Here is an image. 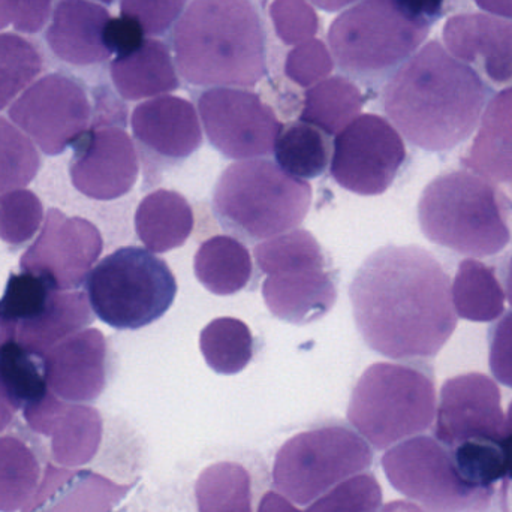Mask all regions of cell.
I'll use <instances>...</instances> for the list:
<instances>
[{
	"label": "cell",
	"instance_id": "cell-1",
	"mask_svg": "<svg viewBox=\"0 0 512 512\" xmlns=\"http://www.w3.org/2000/svg\"><path fill=\"white\" fill-rule=\"evenodd\" d=\"M358 333L391 360L436 357L457 328L450 274L417 245L376 249L349 285Z\"/></svg>",
	"mask_w": 512,
	"mask_h": 512
},
{
	"label": "cell",
	"instance_id": "cell-2",
	"mask_svg": "<svg viewBox=\"0 0 512 512\" xmlns=\"http://www.w3.org/2000/svg\"><path fill=\"white\" fill-rule=\"evenodd\" d=\"M493 95L492 86L474 68L432 39L388 78L382 107L409 144L445 153L477 132Z\"/></svg>",
	"mask_w": 512,
	"mask_h": 512
},
{
	"label": "cell",
	"instance_id": "cell-3",
	"mask_svg": "<svg viewBox=\"0 0 512 512\" xmlns=\"http://www.w3.org/2000/svg\"><path fill=\"white\" fill-rule=\"evenodd\" d=\"M173 51L192 86L245 89L267 74V33L252 0H191L174 24Z\"/></svg>",
	"mask_w": 512,
	"mask_h": 512
},
{
	"label": "cell",
	"instance_id": "cell-4",
	"mask_svg": "<svg viewBox=\"0 0 512 512\" xmlns=\"http://www.w3.org/2000/svg\"><path fill=\"white\" fill-rule=\"evenodd\" d=\"M502 192L468 170L448 171L427 183L418 224L429 242L466 256L489 258L511 243Z\"/></svg>",
	"mask_w": 512,
	"mask_h": 512
},
{
	"label": "cell",
	"instance_id": "cell-5",
	"mask_svg": "<svg viewBox=\"0 0 512 512\" xmlns=\"http://www.w3.org/2000/svg\"><path fill=\"white\" fill-rule=\"evenodd\" d=\"M312 186L268 159L237 161L213 189L219 225L242 242L258 243L297 228L309 213Z\"/></svg>",
	"mask_w": 512,
	"mask_h": 512
},
{
	"label": "cell",
	"instance_id": "cell-6",
	"mask_svg": "<svg viewBox=\"0 0 512 512\" xmlns=\"http://www.w3.org/2000/svg\"><path fill=\"white\" fill-rule=\"evenodd\" d=\"M421 361L372 364L355 384L346 415L376 451L423 435L435 424V373Z\"/></svg>",
	"mask_w": 512,
	"mask_h": 512
},
{
	"label": "cell",
	"instance_id": "cell-7",
	"mask_svg": "<svg viewBox=\"0 0 512 512\" xmlns=\"http://www.w3.org/2000/svg\"><path fill=\"white\" fill-rule=\"evenodd\" d=\"M430 29L394 0H360L334 18L328 45L345 77L378 86L423 47Z\"/></svg>",
	"mask_w": 512,
	"mask_h": 512
},
{
	"label": "cell",
	"instance_id": "cell-8",
	"mask_svg": "<svg viewBox=\"0 0 512 512\" xmlns=\"http://www.w3.org/2000/svg\"><path fill=\"white\" fill-rule=\"evenodd\" d=\"M254 256L267 274L262 297L271 315L294 325L324 318L337 301L336 273L327 255L307 230H292L258 243Z\"/></svg>",
	"mask_w": 512,
	"mask_h": 512
},
{
	"label": "cell",
	"instance_id": "cell-9",
	"mask_svg": "<svg viewBox=\"0 0 512 512\" xmlns=\"http://www.w3.org/2000/svg\"><path fill=\"white\" fill-rule=\"evenodd\" d=\"M177 289L167 262L138 246L105 256L86 279L93 313L116 330H140L161 319Z\"/></svg>",
	"mask_w": 512,
	"mask_h": 512
},
{
	"label": "cell",
	"instance_id": "cell-10",
	"mask_svg": "<svg viewBox=\"0 0 512 512\" xmlns=\"http://www.w3.org/2000/svg\"><path fill=\"white\" fill-rule=\"evenodd\" d=\"M369 442L343 424L298 433L277 451L274 489L294 505H310L328 490L372 466Z\"/></svg>",
	"mask_w": 512,
	"mask_h": 512
},
{
	"label": "cell",
	"instance_id": "cell-11",
	"mask_svg": "<svg viewBox=\"0 0 512 512\" xmlns=\"http://www.w3.org/2000/svg\"><path fill=\"white\" fill-rule=\"evenodd\" d=\"M382 468L397 492L427 512H465L489 498L460 475L450 451L432 436H414L388 448Z\"/></svg>",
	"mask_w": 512,
	"mask_h": 512
},
{
	"label": "cell",
	"instance_id": "cell-12",
	"mask_svg": "<svg viewBox=\"0 0 512 512\" xmlns=\"http://www.w3.org/2000/svg\"><path fill=\"white\" fill-rule=\"evenodd\" d=\"M408 158L405 140L378 114H360L334 140L330 174L340 188L376 197L387 192Z\"/></svg>",
	"mask_w": 512,
	"mask_h": 512
},
{
	"label": "cell",
	"instance_id": "cell-13",
	"mask_svg": "<svg viewBox=\"0 0 512 512\" xmlns=\"http://www.w3.org/2000/svg\"><path fill=\"white\" fill-rule=\"evenodd\" d=\"M198 113L209 143L234 161L274 153L282 123L256 93L240 87H210L198 98Z\"/></svg>",
	"mask_w": 512,
	"mask_h": 512
},
{
	"label": "cell",
	"instance_id": "cell-14",
	"mask_svg": "<svg viewBox=\"0 0 512 512\" xmlns=\"http://www.w3.org/2000/svg\"><path fill=\"white\" fill-rule=\"evenodd\" d=\"M9 117L45 155L57 156L89 131L92 107L77 80L50 74L24 90Z\"/></svg>",
	"mask_w": 512,
	"mask_h": 512
},
{
	"label": "cell",
	"instance_id": "cell-15",
	"mask_svg": "<svg viewBox=\"0 0 512 512\" xmlns=\"http://www.w3.org/2000/svg\"><path fill=\"white\" fill-rule=\"evenodd\" d=\"M505 414L498 384L480 372L447 379L439 393L435 438L447 450L466 442L501 444Z\"/></svg>",
	"mask_w": 512,
	"mask_h": 512
},
{
	"label": "cell",
	"instance_id": "cell-16",
	"mask_svg": "<svg viewBox=\"0 0 512 512\" xmlns=\"http://www.w3.org/2000/svg\"><path fill=\"white\" fill-rule=\"evenodd\" d=\"M102 251L104 240L92 222L51 209L38 239L21 256L20 267L45 277L57 291H71L86 282Z\"/></svg>",
	"mask_w": 512,
	"mask_h": 512
},
{
	"label": "cell",
	"instance_id": "cell-17",
	"mask_svg": "<svg viewBox=\"0 0 512 512\" xmlns=\"http://www.w3.org/2000/svg\"><path fill=\"white\" fill-rule=\"evenodd\" d=\"M138 171L137 147L119 126L90 129L74 144L69 177L87 198L111 201L129 194L137 183Z\"/></svg>",
	"mask_w": 512,
	"mask_h": 512
},
{
	"label": "cell",
	"instance_id": "cell-18",
	"mask_svg": "<svg viewBox=\"0 0 512 512\" xmlns=\"http://www.w3.org/2000/svg\"><path fill=\"white\" fill-rule=\"evenodd\" d=\"M132 132L141 149L146 176L191 158L203 144L200 117L192 102L164 95L141 102L132 111Z\"/></svg>",
	"mask_w": 512,
	"mask_h": 512
},
{
	"label": "cell",
	"instance_id": "cell-19",
	"mask_svg": "<svg viewBox=\"0 0 512 512\" xmlns=\"http://www.w3.org/2000/svg\"><path fill=\"white\" fill-rule=\"evenodd\" d=\"M442 41L451 56L474 68L489 86H512L511 20L462 12L445 21Z\"/></svg>",
	"mask_w": 512,
	"mask_h": 512
},
{
	"label": "cell",
	"instance_id": "cell-20",
	"mask_svg": "<svg viewBox=\"0 0 512 512\" xmlns=\"http://www.w3.org/2000/svg\"><path fill=\"white\" fill-rule=\"evenodd\" d=\"M108 348L95 328L62 340L42 358V373L51 393L69 403L93 402L107 387Z\"/></svg>",
	"mask_w": 512,
	"mask_h": 512
},
{
	"label": "cell",
	"instance_id": "cell-21",
	"mask_svg": "<svg viewBox=\"0 0 512 512\" xmlns=\"http://www.w3.org/2000/svg\"><path fill=\"white\" fill-rule=\"evenodd\" d=\"M126 492L128 487L95 472L47 465L35 495L21 512H111Z\"/></svg>",
	"mask_w": 512,
	"mask_h": 512
},
{
	"label": "cell",
	"instance_id": "cell-22",
	"mask_svg": "<svg viewBox=\"0 0 512 512\" xmlns=\"http://www.w3.org/2000/svg\"><path fill=\"white\" fill-rule=\"evenodd\" d=\"M111 15L105 6L89 0H60L53 12L45 39L63 62L90 66L111 56L105 30Z\"/></svg>",
	"mask_w": 512,
	"mask_h": 512
},
{
	"label": "cell",
	"instance_id": "cell-23",
	"mask_svg": "<svg viewBox=\"0 0 512 512\" xmlns=\"http://www.w3.org/2000/svg\"><path fill=\"white\" fill-rule=\"evenodd\" d=\"M462 165L499 191L512 192V86L490 98Z\"/></svg>",
	"mask_w": 512,
	"mask_h": 512
},
{
	"label": "cell",
	"instance_id": "cell-24",
	"mask_svg": "<svg viewBox=\"0 0 512 512\" xmlns=\"http://www.w3.org/2000/svg\"><path fill=\"white\" fill-rule=\"evenodd\" d=\"M110 74L114 87L126 101L158 98L180 87L170 48L149 36L137 50L117 56L111 62Z\"/></svg>",
	"mask_w": 512,
	"mask_h": 512
},
{
	"label": "cell",
	"instance_id": "cell-25",
	"mask_svg": "<svg viewBox=\"0 0 512 512\" xmlns=\"http://www.w3.org/2000/svg\"><path fill=\"white\" fill-rule=\"evenodd\" d=\"M89 297L81 291H53L44 309L12 331L11 339L32 357L44 358L54 346L92 324Z\"/></svg>",
	"mask_w": 512,
	"mask_h": 512
},
{
	"label": "cell",
	"instance_id": "cell-26",
	"mask_svg": "<svg viewBox=\"0 0 512 512\" xmlns=\"http://www.w3.org/2000/svg\"><path fill=\"white\" fill-rule=\"evenodd\" d=\"M194 225V210L189 201L179 192L167 189L150 192L135 212L138 239L152 254L182 248L191 237Z\"/></svg>",
	"mask_w": 512,
	"mask_h": 512
},
{
	"label": "cell",
	"instance_id": "cell-27",
	"mask_svg": "<svg viewBox=\"0 0 512 512\" xmlns=\"http://www.w3.org/2000/svg\"><path fill=\"white\" fill-rule=\"evenodd\" d=\"M104 424L98 409L66 402L45 432L54 465L80 469L92 462L101 447Z\"/></svg>",
	"mask_w": 512,
	"mask_h": 512
},
{
	"label": "cell",
	"instance_id": "cell-28",
	"mask_svg": "<svg viewBox=\"0 0 512 512\" xmlns=\"http://www.w3.org/2000/svg\"><path fill=\"white\" fill-rule=\"evenodd\" d=\"M198 282L215 295L243 291L254 277V261L242 240L215 236L201 243L194 258Z\"/></svg>",
	"mask_w": 512,
	"mask_h": 512
},
{
	"label": "cell",
	"instance_id": "cell-29",
	"mask_svg": "<svg viewBox=\"0 0 512 512\" xmlns=\"http://www.w3.org/2000/svg\"><path fill=\"white\" fill-rule=\"evenodd\" d=\"M454 310L471 322H493L505 313L504 286L495 268L478 258H465L451 280Z\"/></svg>",
	"mask_w": 512,
	"mask_h": 512
},
{
	"label": "cell",
	"instance_id": "cell-30",
	"mask_svg": "<svg viewBox=\"0 0 512 512\" xmlns=\"http://www.w3.org/2000/svg\"><path fill=\"white\" fill-rule=\"evenodd\" d=\"M363 104V93L355 81L334 75L307 89L300 120L321 129L328 137L339 135L360 116Z\"/></svg>",
	"mask_w": 512,
	"mask_h": 512
},
{
	"label": "cell",
	"instance_id": "cell-31",
	"mask_svg": "<svg viewBox=\"0 0 512 512\" xmlns=\"http://www.w3.org/2000/svg\"><path fill=\"white\" fill-rule=\"evenodd\" d=\"M32 445L15 435L0 436V512H18L29 504L42 477Z\"/></svg>",
	"mask_w": 512,
	"mask_h": 512
},
{
	"label": "cell",
	"instance_id": "cell-32",
	"mask_svg": "<svg viewBox=\"0 0 512 512\" xmlns=\"http://www.w3.org/2000/svg\"><path fill=\"white\" fill-rule=\"evenodd\" d=\"M277 165L289 176L309 180L321 177L331 162L330 138L309 123L292 122L282 128L274 146Z\"/></svg>",
	"mask_w": 512,
	"mask_h": 512
},
{
	"label": "cell",
	"instance_id": "cell-33",
	"mask_svg": "<svg viewBox=\"0 0 512 512\" xmlns=\"http://www.w3.org/2000/svg\"><path fill=\"white\" fill-rule=\"evenodd\" d=\"M195 498L200 512H254L251 474L240 463L207 466L195 483Z\"/></svg>",
	"mask_w": 512,
	"mask_h": 512
},
{
	"label": "cell",
	"instance_id": "cell-34",
	"mask_svg": "<svg viewBox=\"0 0 512 512\" xmlns=\"http://www.w3.org/2000/svg\"><path fill=\"white\" fill-rule=\"evenodd\" d=\"M200 349L210 369L219 375H236L255 355V337L242 319L216 318L200 334Z\"/></svg>",
	"mask_w": 512,
	"mask_h": 512
},
{
	"label": "cell",
	"instance_id": "cell-35",
	"mask_svg": "<svg viewBox=\"0 0 512 512\" xmlns=\"http://www.w3.org/2000/svg\"><path fill=\"white\" fill-rule=\"evenodd\" d=\"M41 53L29 39L0 33V111L41 74Z\"/></svg>",
	"mask_w": 512,
	"mask_h": 512
},
{
	"label": "cell",
	"instance_id": "cell-36",
	"mask_svg": "<svg viewBox=\"0 0 512 512\" xmlns=\"http://www.w3.org/2000/svg\"><path fill=\"white\" fill-rule=\"evenodd\" d=\"M53 291L57 289L38 274L21 271L20 274L9 276L5 292L0 298V328L3 342L11 339L12 331L17 325L29 321L44 309Z\"/></svg>",
	"mask_w": 512,
	"mask_h": 512
},
{
	"label": "cell",
	"instance_id": "cell-37",
	"mask_svg": "<svg viewBox=\"0 0 512 512\" xmlns=\"http://www.w3.org/2000/svg\"><path fill=\"white\" fill-rule=\"evenodd\" d=\"M41 167L32 140L0 117V195L29 185Z\"/></svg>",
	"mask_w": 512,
	"mask_h": 512
},
{
	"label": "cell",
	"instance_id": "cell-38",
	"mask_svg": "<svg viewBox=\"0 0 512 512\" xmlns=\"http://www.w3.org/2000/svg\"><path fill=\"white\" fill-rule=\"evenodd\" d=\"M44 207L35 192L27 189L0 195V240L8 245H23L38 233Z\"/></svg>",
	"mask_w": 512,
	"mask_h": 512
},
{
	"label": "cell",
	"instance_id": "cell-39",
	"mask_svg": "<svg viewBox=\"0 0 512 512\" xmlns=\"http://www.w3.org/2000/svg\"><path fill=\"white\" fill-rule=\"evenodd\" d=\"M382 489L373 474L355 475L328 490L304 512H379Z\"/></svg>",
	"mask_w": 512,
	"mask_h": 512
},
{
	"label": "cell",
	"instance_id": "cell-40",
	"mask_svg": "<svg viewBox=\"0 0 512 512\" xmlns=\"http://www.w3.org/2000/svg\"><path fill=\"white\" fill-rule=\"evenodd\" d=\"M457 471L471 486L489 493L495 483L505 478V460L501 444L466 442L448 450Z\"/></svg>",
	"mask_w": 512,
	"mask_h": 512
},
{
	"label": "cell",
	"instance_id": "cell-41",
	"mask_svg": "<svg viewBox=\"0 0 512 512\" xmlns=\"http://www.w3.org/2000/svg\"><path fill=\"white\" fill-rule=\"evenodd\" d=\"M268 14L277 38L289 47L318 35L319 17L309 0H273Z\"/></svg>",
	"mask_w": 512,
	"mask_h": 512
},
{
	"label": "cell",
	"instance_id": "cell-42",
	"mask_svg": "<svg viewBox=\"0 0 512 512\" xmlns=\"http://www.w3.org/2000/svg\"><path fill=\"white\" fill-rule=\"evenodd\" d=\"M333 69V54L324 41L316 38L295 45L285 60L286 77L304 89H310L330 77Z\"/></svg>",
	"mask_w": 512,
	"mask_h": 512
},
{
	"label": "cell",
	"instance_id": "cell-43",
	"mask_svg": "<svg viewBox=\"0 0 512 512\" xmlns=\"http://www.w3.org/2000/svg\"><path fill=\"white\" fill-rule=\"evenodd\" d=\"M188 0H120L123 17L132 18L149 38L164 35L179 21Z\"/></svg>",
	"mask_w": 512,
	"mask_h": 512
},
{
	"label": "cell",
	"instance_id": "cell-44",
	"mask_svg": "<svg viewBox=\"0 0 512 512\" xmlns=\"http://www.w3.org/2000/svg\"><path fill=\"white\" fill-rule=\"evenodd\" d=\"M489 364L496 381L512 390V310L490 327Z\"/></svg>",
	"mask_w": 512,
	"mask_h": 512
},
{
	"label": "cell",
	"instance_id": "cell-45",
	"mask_svg": "<svg viewBox=\"0 0 512 512\" xmlns=\"http://www.w3.org/2000/svg\"><path fill=\"white\" fill-rule=\"evenodd\" d=\"M143 27L129 17L111 18L105 30V45L111 54L125 56L131 51L137 50L146 39Z\"/></svg>",
	"mask_w": 512,
	"mask_h": 512
},
{
	"label": "cell",
	"instance_id": "cell-46",
	"mask_svg": "<svg viewBox=\"0 0 512 512\" xmlns=\"http://www.w3.org/2000/svg\"><path fill=\"white\" fill-rule=\"evenodd\" d=\"M50 12L51 0H18L15 30L29 35L41 32L50 17Z\"/></svg>",
	"mask_w": 512,
	"mask_h": 512
},
{
	"label": "cell",
	"instance_id": "cell-47",
	"mask_svg": "<svg viewBox=\"0 0 512 512\" xmlns=\"http://www.w3.org/2000/svg\"><path fill=\"white\" fill-rule=\"evenodd\" d=\"M412 17L420 18L427 23L435 24L444 15L447 0H394Z\"/></svg>",
	"mask_w": 512,
	"mask_h": 512
},
{
	"label": "cell",
	"instance_id": "cell-48",
	"mask_svg": "<svg viewBox=\"0 0 512 512\" xmlns=\"http://www.w3.org/2000/svg\"><path fill=\"white\" fill-rule=\"evenodd\" d=\"M20 409H23V402L0 373V433L8 429Z\"/></svg>",
	"mask_w": 512,
	"mask_h": 512
},
{
	"label": "cell",
	"instance_id": "cell-49",
	"mask_svg": "<svg viewBox=\"0 0 512 512\" xmlns=\"http://www.w3.org/2000/svg\"><path fill=\"white\" fill-rule=\"evenodd\" d=\"M258 512H303L294 507L291 501L276 492L265 493L259 502Z\"/></svg>",
	"mask_w": 512,
	"mask_h": 512
},
{
	"label": "cell",
	"instance_id": "cell-50",
	"mask_svg": "<svg viewBox=\"0 0 512 512\" xmlns=\"http://www.w3.org/2000/svg\"><path fill=\"white\" fill-rule=\"evenodd\" d=\"M475 5L486 14L512 21V0H474Z\"/></svg>",
	"mask_w": 512,
	"mask_h": 512
},
{
	"label": "cell",
	"instance_id": "cell-51",
	"mask_svg": "<svg viewBox=\"0 0 512 512\" xmlns=\"http://www.w3.org/2000/svg\"><path fill=\"white\" fill-rule=\"evenodd\" d=\"M18 0H0V29L14 24L17 18Z\"/></svg>",
	"mask_w": 512,
	"mask_h": 512
},
{
	"label": "cell",
	"instance_id": "cell-52",
	"mask_svg": "<svg viewBox=\"0 0 512 512\" xmlns=\"http://www.w3.org/2000/svg\"><path fill=\"white\" fill-rule=\"evenodd\" d=\"M316 8L327 12L345 11L349 6L355 5L360 0H309Z\"/></svg>",
	"mask_w": 512,
	"mask_h": 512
},
{
	"label": "cell",
	"instance_id": "cell-53",
	"mask_svg": "<svg viewBox=\"0 0 512 512\" xmlns=\"http://www.w3.org/2000/svg\"><path fill=\"white\" fill-rule=\"evenodd\" d=\"M379 512H427L420 505L412 504L406 501H394L391 504L385 505Z\"/></svg>",
	"mask_w": 512,
	"mask_h": 512
},
{
	"label": "cell",
	"instance_id": "cell-54",
	"mask_svg": "<svg viewBox=\"0 0 512 512\" xmlns=\"http://www.w3.org/2000/svg\"><path fill=\"white\" fill-rule=\"evenodd\" d=\"M504 291L505 295H507L508 303H510L512 307V254L507 261V265H505Z\"/></svg>",
	"mask_w": 512,
	"mask_h": 512
},
{
	"label": "cell",
	"instance_id": "cell-55",
	"mask_svg": "<svg viewBox=\"0 0 512 512\" xmlns=\"http://www.w3.org/2000/svg\"><path fill=\"white\" fill-rule=\"evenodd\" d=\"M505 433H512V402L508 406L507 415H505Z\"/></svg>",
	"mask_w": 512,
	"mask_h": 512
},
{
	"label": "cell",
	"instance_id": "cell-56",
	"mask_svg": "<svg viewBox=\"0 0 512 512\" xmlns=\"http://www.w3.org/2000/svg\"><path fill=\"white\" fill-rule=\"evenodd\" d=\"M98 2L107 3V5H111V3L114 2V0H98Z\"/></svg>",
	"mask_w": 512,
	"mask_h": 512
},
{
	"label": "cell",
	"instance_id": "cell-57",
	"mask_svg": "<svg viewBox=\"0 0 512 512\" xmlns=\"http://www.w3.org/2000/svg\"><path fill=\"white\" fill-rule=\"evenodd\" d=\"M3 343V334H2V328H0V345Z\"/></svg>",
	"mask_w": 512,
	"mask_h": 512
}]
</instances>
